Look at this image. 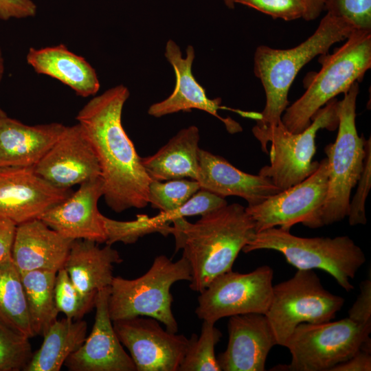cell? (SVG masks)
<instances>
[{"instance_id": "43", "label": "cell", "mask_w": 371, "mask_h": 371, "mask_svg": "<svg viewBox=\"0 0 371 371\" xmlns=\"http://www.w3.org/2000/svg\"><path fill=\"white\" fill-rule=\"evenodd\" d=\"M3 71H4V62H3V58L2 56V52L0 48V82L3 76ZM5 115H6L5 113L0 108V116Z\"/></svg>"}, {"instance_id": "14", "label": "cell", "mask_w": 371, "mask_h": 371, "mask_svg": "<svg viewBox=\"0 0 371 371\" xmlns=\"http://www.w3.org/2000/svg\"><path fill=\"white\" fill-rule=\"evenodd\" d=\"M72 193L52 185L34 167L0 168V216L17 225L39 218Z\"/></svg>"}, {"instance_id": "4", "label": "cell", "mask_w": 371, "mask_h": 371, "mask_svg": "<svg viewBox=\"0 0 371 371\" xmlns=\"http://www.w3.org/2000/svg\"><path fill=\"white\" fill-rule=\"evenodd\" d=\"M332 54L320 55L322 68L310 75L304 94L284 111L281 121L293 133L305 130L315 113L356 82L371 67V30L355 29Z\"/></svg>"}, {"instance_id": "1", "label": "cell", "mask_w": 371, "mask_h": 371, "mask_svg": "<svg viewBox=\"0 0 371 371\" xmlns=\"http://www.w3.org/2000/svg\"><path fill=\"white\" fill-rule=\"evenodd\" d=\"M129 95L126 87L117 85L93 98L76 116L98 158L105 202L117 213L145 207L153 181L122 126Z\"/></svg>"}, {"instance_id": "41", "label": "cell", "mask_w": 371, "mask_h": 371, "mask_svg": "<svg viewBox=\"0 0 371 371\" xmlns=\"http://www.w3.org/2000/svg\"><path fill=\"white\" fill-rule=\"evenodd\" d=\"M371 351L358 350L348 360L335 366L330 371H370Z\"/></svg>"}, {"instance_id": "37", "label": "cell", "mask_w": 371, "mask_h": 371, "mask_svg": "<svg viewBox=\"0 0 371 371\" xmlns=\"http://www.w3.org/2000/svg\"><path fill=\"white\" fill-rule=\"evenodd\" d=\"M234 2L286 21L303 19L305 14L302 0H234Z\"/></svg>"}, {"instance_id": "5", "label": "cell", "mask_w": 371, "mask_h": 371, "mask_svg": "<svg viewBox=\"0 0 371 371\" xmlns=\"http://www.w3.org/2000/svg\"><path fill=\"white\" fill-rule=\"evenodd\" d=\"M359 85L356 82L338 102V132L335 141L326 146L328 180L324 203L305 226L317 228L339 222L347 217L350 194L363 171L366 139L356 128V103Z\"/></svg>"}, {"instance_id": "44", "label": "cell", "mask_w": 371, "mask_h": 371, "mask_svg": "<svg viewBox=\"0 0 371 371\" xmlns=\"http://www.w3.org/2000/svg\"><path fill=\"white\" fill-rule=\"evenodd\" d=\"M223 2L229 9H234L236 5L234 0H223Z\"/></svg>"}, {"instance_id": "31", "label": "cell", "mask_w": 371, "mask_h": 371, "mask_svg": "<svg viewBox=\"0 0 371 371\" xmlns=\"http://www.w3.org/2000/svg\"><path fill=\"white\" fill-rule=\"evenodd\" d=\"M201 189L196 180H169L165 183L153 180L148 188V202L162 213L175 211Z\"/></svg>"}, {"instance_id": "18", "label": "cell", "mask_w": 371, "mask_h": 371, "mask_svg": "<svg viewBox=\"0 0 371 371\" xmlns=\"http://www.w3.org/2000/svg\"><path fill=\"white\" fill-rule=\"evenodd\" d=\"M164 55L175 72V89L167 98L150 105L148 110V115L161 117L179 111L199 109L216 117L224 123L229 133L242 131L238 123L229 117L223 118L218 114V110L223 108L221 106V99H210L205 89L194 78L192 70L195 58L193 46H188L186 55L183 57L179 46L169 39L166 45Z\"/></svg>"}, {"instance_id": "42", "label": "cell", "mask_w": 371, "mask_h": 371, "mask_svg": "<svg viewBox=\"0 0 371 371\" xmlns=\"http://www.w3.org/2000/svg\"><path fill=\"white\" fill-rule=\"evenodd\" d=\"M305 5L303 19L307 21L316 19L324 9L325 0H302Z\"/></svg>"}, {"instance_id": "6", "label": "cell", "mask_w": 371, "mask_h": 371, "mask_svg": "<svg viewBox=\"0 0 371 371\" xmlns=\"http://www.w3.org/2000/svg\"><path fill=\"white\" fill-rule=\"evenodd\" d=\"M260 249L281 253L297 269L323 270L348 292L354 289L350 280L366 262L363 250L348 236L303 238L276 227L256 233L242 251Z\"/></svg>"}, {"instance_id": "35", "label": "cell", "mask_w": 371, "mask_h": 371, "mask_svg": "<svg viewBox=\"0 0 371 371\" xmlns=\"http://www.w3.org/2000/svg\"><path fill=\"white\" fill-rule=\"evenodd\" d=\"M226 205L227 202L225 198L206 190L200 189L175 211L170 213L160 212L159 216L163 221L170 224L176 218L188 216H203Z\"/></svg>"}, {"instance_id": "7", "label": "cell", "mask_w": 371, "mask_h": 371, "mask_svg": "<svg viewBox=\"0 0 371 371\" xmlns=\"http://www.w3.org/2000/svg\"><path fill=\"white\" fill-rule=\"evenodd\" d=\"M191 279L186 258L182 256L172 262L165 255L157 256L148 271L137 278L114 276L109 297L110 317L116 321L150 317L162 323L167 330L177 333L178 324L171 308L170 287L178 281L190 282Z\"/></svg>"}, {"instance_id": "10", "label": "cell", "mask_w": 371, "mask_h": 371, "mask_svg": "<svg viewBox=\"0 0 371 371\" xmlns=\"http://www.w3.org/2000/svg\"><path fill=\"white\" fill-rule=\"evenodd\" d=\"M344 299L326 290L313 270L297 269L290 279L273 286L271 304L265 314L278 345L284 346L302 323L331 321Z\"/></svg>"}, {"instance_id": "36", "label": "cell", "mask_w": 371, "mask_h": 371, "mask_svg": "<svg viewBox=\"0 0 371 371\" xmlns=\"http://www.w3.org/2000/svg\"><path fill=\"white\" fill-rule=\"evenodd\" d=\"M357 189L350 200L348 222L350 225H366L367 218L365 203L371 187V142L370 138L366 140V157L361 175L357 181Z\"/></svg>"}, {"instance_id": "26", "label": "cell", "mask_w": 371, "mask_h": 371, "mask_svg": "<svg viewBox=\"0 0 371 371\" xmlns=\"http://www.w3.org/2000/svg\"><path fill=\"white\" fill-rule=\"evenodd\" d=\"M87 331V324L82 319L56 320L24 371H59L67 359L82 345Z\"/></svg>"}, {"instance_id": "32", "label": "cell", "mask_w": 371, "mask_h": 371, "mask_svg": "<svg viewBox=\"0 0 371 371\" xmlns=\"http://www.w3.org/2000/svg\"><path fill=\"white\" fill-rule=\"evenodd\" d=\"M29 339L0 322V371L25 370L33 355Z\"/></svg>"}, {"instance_id": "19", "label": "cell", "mask_w": 371, "mask_h": 371, "mask_svg": "<svg viewBox=\"0 0 371 371\" xmlns=\"http://www.w3.org/2000/svg\"><path fill=\"white\" fill-rule=\"evenodd\" d=\"M226 350L217 360L223 371H264L268 354L278 345L265 314L230 316Z\"/></svg>"}, {"instance_id": "13", "label": "cell", "mask_w": 371, "mask_h": 371, "mask_svg": "<svg viewBox=\"0 0 371 371\" xmlns=\"http://www.w3.org/2000/svg\"><path fill=\"white\" fill-rule=\"evenodd\" d=\"M113 326L137 371H178L191 341L184 335L164 329L150 317L113 321Z\"/></svg>"}, {"instance_id": "39", "label": "cell", "mask_w": 371, "mask_h": 371, "mask_svg": "<svg viewBox=\"0 0 371 371\" xmlns=\"http://www.w3.org/2000/svg\"><path fill=\"white\" fill-rule=\"evenodd\" d=\"M37 6L32 0H0V19H24L34 16Z\"/></svg>"}, {"instance_id": "29", "label": "cell", "mask_w": 371, "mask_h": 371, "mask_svg": "<svg viewBox=\"0 0 371 371\" xmlns=\"http://www.w3.org/2000/svg\"><path fill=\"white\" fill-rule=\"evenodd\" d=\"M214 324L203 320L200 335L190 337V344L178 371H221L214 349L222 333Z\"/></svg>"}, {"instance_id": "34", "label": "cell", "mask_w": 371, "mask_h": 371, "mask_svg": "<svg viewBox=\"0 0 371 371\" xmlns=\"http://www.w3.org/2000/svg\"><path fill=\"white\" fill-rule=\"evenodd\" d=\"M324 10L355 29L371 30V0H325Z\"/></svg>"}, {"instance_id": "33", "label": "cell", "mask_w": 371, "mask_h": 371, "mask_svg": "<svg viewBox=\"0 0 371 371\" xmlns=\"http://www.w3.org/2000/svg\"><path fill=\"white\" fill-rule=\"evenodd\" d=\"M54 297L59 312L73 320L82 319L95 306V297H85L80 294L64 268L56 273Z\"/></svg>"}, {"instance_id": "23", "label": "cell", "mask_w": 371, "mask_h": 371, "mask_svg": "<svg viewBox=\"0 0 371 371\" xmlns=\"http://www.w3.org/2000/svg\"><path fill=\"white\" fill-rule=\"evenodd\" d=\"M123 261L111 245L101 248L89 240H74L64 265L72 283L83 296L95 297L98 291L111 286L113 265Z\"/></svg>"}, {"instance_id": "30", "label": "cell", "mask_w": 371, "mask_h": 371, "mask_svg": "<svg viewBox=\"0 0 371 371\" xmlns=\"http://www.w3.org/2000/svg\"><path fill=\"white\" fill-rule=\"evenodd\" d=\"M104 227L106 234V245H112L117 242L124 244L135 243L139 238L152 233H159L164 236L171 234V225L164 222L157 215L149 217L139 214L130 221H116L102 214Z\"/></svg>"}, {"instance_id": "21", "label": "cell", "mask_w": 371, "mask_h": 371, "mask_svg": "<svg viewBox=\"0 0 371 371\" xmlns=\"http://www.w3.org/2000/svg\"><path fill=\"white\" fill-rule=\"evenodd\" d=\"M201 189L225 198L236 196L248 205L260 203L280 190L260 175L246 173L234 167L225 158L199 150V172L197 179Z\"/></svg>"}, {"instance_id": "38", "label": "cell", "mask_w": 371, "mask_h": 371, "mask_svg": "<svg viewBox=\"0 0 371 371\" xmlns=\"http://www.w3.org/2000/svg\"><path fill=\"white\" fill-rule=\"evenodd\" d=\"M360 284V293L348 311V317L357 324L371 326V279Z\"/></svg>"}, {"instance_id": "3", "label": "cell", "mask_w": 371, "mask_h": 371, "mask_svg": "<svg viewBox=\"0 0 371 371\" xmlns=\"http://www.w3.org/2000/svg\"><path fill=\"white\" fill-rule=\"evenodd\" d=\"M355 29L346 21L327 12L314 33L294 47H258L254 56V71L264 88L266 104L258 114L256 125H277L289 104L288 93L300 70L317 56L327 54L335 43L346 40Z\"/></svg>"}, {"instance_id": "24", "label": "cell", "mask_w": 371, "mask_h": 371, "mask_svg": "<svg viewBox=\"0 0 371 371\" xmlns=\"http://www.w3.org/2000/svg\"><path fill=\"white\" fill-rule=\"evenodd\" d=\"M26 60L37 74L58 80L80 96L93 95L100 89L94 68L63 44L41 49L30 47Z\"/></svg>"}, {"instance_id": "11", "label": "cell", "mask_w": 371, "mask_h": 371, "mask_svg": "<svg viewBox=\"0 0 371 371\" xmlns=\"http://www.w3.org/2000/svg\"><path fill=\"white\" fill-rule=\"evenodd\" d=\"M273 277V271L268 265L247 273L232 270L222 273L200 293L196 315L213 323L236 315H265L272 299Z\"/></svg>"}, {"instance_id": "15", "label": "cell", "mask_w": 371, "mask_h": 371, "mask_svg": "<svg viewBox=\"0 0 371 371\" xmlns=\"http://www.w3.org/2000/svg\"><path fill=\"white\" fill-rule=\"evenodd\" d=\"M34 170L41 177L61 189H70L101 177L96 155L78 123L66 126Z\"/></svg>"}, {"instance_id": "8", "label": "cell", "mask_w": 371, "mask_h": 371, "mask_svg": "<svg viewBox=\"0 0 371 371\" xmlns=\"http://www.w3.org/2000/svg\"><path fill=\"white\" fill-rule=\"evenodd\" d=\"M339 101L333 98L319 109L311 124L302 132L293 133L280 121L277 125L261 127L255 125L252 133L268 153L270 164L262 167L258 175L269 179L280 191L304 180L313 173L319 162L313 161L315 137L319 129L334 131L338 126Z\"/></svg>"}, {"instance_id": "25", "label": "cell", "mask_w": 371, "mask_h": 371, "mask_svg": "<svg viewBox=\"0 0 371 371\" xmlns=\"http://www.w3.org/2000/svg\"><path fill=\"white\" fill-rule=\"evenodd\" d=\"M199 131L192 125L179 131L156 153L142 158V164L155 181L190 178L199 172Z\"/></svg>"}, {"instance_id": "16", "label": "cell", "mask_w": 371, "mask_h": 371, "mask_svg": "<svg viewBox=\"0 0 371 371\" xmlns=\"http://www.w3.org/2000/svg\"><path fill=\"white\" fill-rule=\"evenodd\" d=\"M110 286L98 291L95 298V322L91 334L64 365L71 371H137L123 348L109 312Z\"/></svg>"}, {"instance_id": "28", "label": "cell", "mask_w": 371, "mask_h": 371, "mask_svg": "<svg viewBox=\"0 0 371 371\" xmlns=\"http://www.w3.org/2000/svg\"><path fill=\"white\" fill-rule=\"evenodd\" d=\"M0 322L30 339L35 336L21 274L12 258L0 262Z\"/></svg>"}, {"instance_id": "12", "label": "cell", "mask_w": 371, "mask_h": 371, "mask_svg": "<svg viewBox=\"0 0 371 371\" xmlns=\"http://www.w3.org/2000/svg\"><path fill=\"white\" fill-rule=\"evenodd\" d=\"M327 158L301 182L255 205L245 207L255 223L256 232L279 227L290 231L297 223L306 225L322 207L328 190Z\"/></svg>"}, {"instance_id": "22", "label": "cell", "mask_w": 371, "mask_h": 371, "mask_svg": "<svg viewBox=\"0 0 371 371\" xmlns=\"http://www.w3.org/2000/svg\"><path fill=\"white\" fill-rule=\"evenodd\" d=\"M66 126H29L7 115L0 116V168L34 167L59 139Z\"/></svg>"}, {"instance_id": "27", "label": "cell", "mask_w": 371, "mask_h": 371, "mask_svg": "<svg viewBox=\"0 0 371 371\" xmlns=\"http://www.w3.org/2000/svg\"><path fill=\"white\" fill-rule=\"evenodd\" d=\"M56 271L33 270L20 273L32 330L35 336L43 337L57 320L54 288Z\"/></svg>"}, {"instance_id": "9", "label": "cell", "mask_w": 371, "mask_h": 371, "mask_svg": "<svg viewBox=\"0 0 371 371\" xmlns=\"http://www.w3.org/2000/svg\"><path fill=\"white\" fill-rule=\"evenodd\" d=\"M371 326L356 323L349 317L318 324L302 323L288 338L289 364L271 370L330 371L352 357L362 345L371 340Z\"/></svg>"}, {"instance_id": "20", "label": "cell", "mask_w": 371, "mask_h": 371, "mask_svg": "<svg viewBox=\"0 0 371 371\" xmlns=\"http://www.w3.org/2000/svg\"><path fill=\"white\" fill-rule=\"evenodd\" d=\"M72 242L36 218L17 225L12 258L20 273L58 272L64 267Z\"/></svg>"}, {"instance_id": "2", "label": "cell", "mask_w": 371, "mask_h": 371, "mask_svg": "<svg viewBox=\"0 0 371 371\" xmlns=\"http://www.w3.org/2000/svg\"><path fill=\"white\" fill-rule=\"evenodd\" d=\"M172 223L175 252L183 249L191 269L189 286L199 293L215 278L232 270L239 252L256 233L254 221L238 203L201 216L194 223L184 217Z\"/></svg>"}, {"instance_id": "40", "label": "cell", "mask_w": 371, "mask_h": 371, "mask_svg": "<svg viewBox=\"0 0 371 371\" xmlns=\"http://www.w3.org/2000/svg\"><path fill=\"white\" fill-rule=\"evenodd\" d=\"M17 225L0 216V262L12 258Z\"/></svg>"}, {"instance_id": "17", "label": "cell", "mask_w": 371, "mask_h": 371, "mask_svg": "<svg viewBox=\"0 0 371 371\" xmlns=\"http://www.w3.org/2000/svg\"><path fill=\"white\" fill-rule=\"evenodd\" d=\"M101 177L87 180L67 199L56 205L39 219L65 238L106 243V234L98 203L103 196Z\"/></svg>"}]
</instances>
